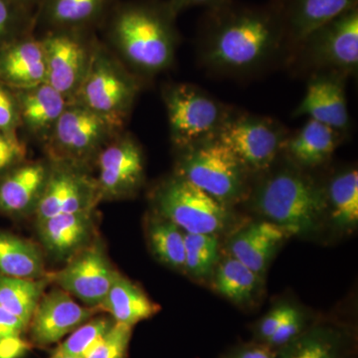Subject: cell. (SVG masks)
<instances>
[{
	"mask_svg": "<svg viewBox=\"0 0 358 358\" xmlns=\"http://www.w3.org/2000/svg\"><path fill=\"white\" fill-rule=\"evenodd\" d=\"M27 329L22 320L0 306V341L21 336Z\"/></svg>",
	"mask_w": 358,
	"mask_h": 358,
	"instance_id": "ab89813d",
	"label": "cell"
},
{
	"mask_svg": "<svg viewBox=\"0 0 358 358\" xmlns=\"http://www.w3.org/2000/svg\"><path fill=\"white\" fill-rule=\"evenodd\" d=\"M171 141L179 150L217 138L232 109L192 84H171L164 90Z\"/></svg>",
	"mask_w": 358,
	"mask_h": 358,
	"instance_id": "5b68a950",
	"label": "cell"
},
{
	"mask_svg": "<svg viewBox=\"0 0 358 358\" xmlns=\"http://www.w3.org/2000/svg\"><path fill=\"white\" fill-rule=\"evenodd\" d=\"M89 61L79 91L84 107L120 127L128 115L138 86L107 56L96 50Z\"/></svg>",
	"mask_w": 358,
	"mask_h": 358,
	"instance_id": "9c48e42d",
	"label": "cell"
},
{
	"mask_svg": "<svg viewBox=\"0 0 358 358\" xmlns=\"http://www.w3.org/2000/svg\"><path fill=\"white\" fill-rule=\"evenodd\" d=\"M28 10L14 0H0V48L28 29L31 23Z\"/></svg>",
	"mask_w": 358,
	"mask_h": 358,
	"instance_id": "836d02e7",
	"label": "cell"
},
{
	"mask_svg": "<svg viewBox=\"0 0 358 358\" xmlns=\"http://www.w3.org/2000/svg\"><path fill=\"white\" fill-rule=\"evenodd\" d=\"M343 134L322 122L308 119L294 134H289L282 154L303 171L322 166L331 159Z\"/></svg>",
	"mask_w": 358,
	"mask_h": 358,
	"instance_id": "44dd1931",
	"label": "cell"
},
{
	"mask_svg": "<svg viewBox=\"0 0 358 358\" xmlns=\"http://www.w3.org/2000/svg\"><path fill=\"white\" fill-rule=\"evenodd\" d=\"M94 313V308L82 307L63 289H52L42 296L28 324L30 341L40 348L58 343L92 319Z\"/></svg>",
	"mask_w": 358,
	"mask_h": 358,
	"instance_id": "8fae6325",
	"label": "cell"
},
{
	"mask_svg": "<svg viewBox=\"0 0 358 358\" xmlns=\"http://www.w3.org/2000/svg\"><path fill=\"white\" fill-rule=\"evenodd\" d=\"M14 1L17 2L20 6L26 7V8L29 9L32 6H35V4H40V2L42 0H14Z\"/></svg>",
	"mask_w": 358,
	"mask_h": 358,
	"instance_id": "ee69618b",
	"label": "cell"
},
{
	"mask_svg": "<svg viewBox=\"0 0 358 358\" xmlns=\"http://www.w3.org/2000/svg\"><path fill=\"white\" fill-rule=\"evenodd\" d=\"M49 173L39 162L20 164L0 179V212L21 216L35 210Z\"/></svg>",
	"mask_w": 358,
	"mask_h": 358,
	"instance_id": "7402d4cb",
	"label": "cell"
},
{
	"mask_svg": "<svg viewBox=\"0 0 358 358\" xmlns=\"http://www.w3.org/2000/svg\"><path fill=\"white\" fill-rule=\"evenodd\" d=\"M306 329L307 327L305 315L299 308L293 307L281 326L278 327L266 345L275 350H280L299 338Z\"/></svg>",
	"mask_w": 358,
	"mask_h": 358,
	"instance_id": "d590c367",
	"label": "cell"
},
{
	"mask_svg": "<svg viewBox=\"0 0 358 358\" xmlns=\"http://www.w3.org/2000/svg\"><path fill=\"white\" fill-rule=\"evenodd\" d=\"M49 358H78L72 357V355H64V353L54 352L53 355Z\"/></svg>",
	"mask_w": 358,
	"mask_h": 358,
	"instance_id": "f6af8a7d",
	"label": "cell"
},
{
	"mask_svg": "<svg viewBox=\"0 0 358 358\" xmlns=\"http://www.w3.org/2000/svg\"><path fill=\"white\" fill-rule=\"evenodd\" d=\"M186 274L193 279H208L219 261L217 235L185 233Z\"/></svg>",
	"mask_w": 358,
	"mask_h": 358,
	"instance_id": "1f68e13d",
	"label": "cell"
},
{
	"mask_svg": "<svg viewBox=\"0 0 358 358\" xmlns=\"http://www.w3.org/2000/svg\"><path fill=\"white\" fill-rule=\"evenodd\" d=\"M46 82V62L41 41L20 38L0 48V83L29 90Z\"/></svg>",
	"mask_w": 358,
	"mask_h": 358,
	"instance_id": "ffe728a7",
	"label": "cell"
},
{
	"mask_svg": "<svg viewBox=\"0 0 358 358\" xmlns=\"http://www.w3.org/2000/svg\"><path fill=\"white\" fill-rule=\"evenodd\" d=\"M288 51L277 11L228 0L207 9L200 23L199 53L209 72L243 77L267 68Z\"/></svg>",
	"mask_w": 358,
	"mask_h": 358,
	"instance_id": "6da1fadb",
	"label": "cell"
},
{
	"mask_svg": "<svg viewBox=\"0 0 358 358\" xmlns=\"http://www.w3.org/2000/svg\"><path fill=\"white\" fill-rule=\"evenodd\" d=\"M213 275L215 291L240 306L254 301L262 287L261 275L231 256L218 264Z\"/></svg>",
	"mask_w": 358,
	"mask_h": 358,
	"instance_id": "f1b7e54d",
	"label": "cell"
},
{
	"mask_svg": "<svg viewBox=\"0 0 358 358\" xmlns=\"http://www.w3.org/2000/svg\"><path fill=\"white\" fill-rule=\"evenodd\" d=\"M114 0H42L39 18L52 31H79L101 20Z\"/></svg>",
	"mask_w": 358,
	"mask_h": 358,
	"instance_id": "cb8c5ba5",
	"label": "cell"
},
{
	"mask_svg": "<svg viewBox=\"0 0 358 358\" xmlns=\"http://www.w3.org/2000/svg\"><path fill=\"white\" fill-rule=\"evenodd\" d=\"M112 317H101L90 319L71 333L69 338L58 346L55 352L85 358L96 343L114 326Z\"/></svg>",
	"mask_w": 358,
	"mask_h": 358,
	"instance_id": "d6a6232c",
	"label": "cell"
},
{
	"mask_svg": "<svg viewBox=\"0 0 358 358\" xmlns=\"http://www.w3.org/2000/svg\"><path fill=\"white\" fill-rule=\"evenodd\" d=\"M98 308L109 313L115 322L131 327L154 317L160 310L138 285L119 272Z\"/></svg>",
	"mask_w": 358,
	"mask_h": 358,
	"instance_id": "603a6c76",
	"label": "cell"
},
{
	"mask_svg": "<svg viewBox=\"0 0 358 358\" xmlns=\"http://www.w3.org/2000/svg\"><path fill=\"white\" fill-rule=\"evenodd\" d=\"M346 78L336 73L310 75L307 91L294 109V117L306 115L346 134L350 126L345 96Z\"/></svg>",
	"mask_w": 358,
	"mask_h": 358,
	"instance_id": "9a60e30c",
	"label": "cell"
},
{
	"mask_svg": "<svg viewBox=\"0 0 358 358\" xmlns=\"http://www.w3.org/2000/svg\"><path fill=\"white\" fill-rule=\"evenodd\" d=\"M0 274L21 279L46 277L41 251L29 240L0 230Z\"/></svg>",
	"mask_w": 358,
	"mask_h": 358,
	"instance_id": "d4e9b609",
	"label": "cell"
},
{
	"mask_svg": "<svg viewBox=\"0 0 358 358\" xmlns=\"http://www.w3.org/2000/svg\"><path fill=\"white\" fill-rule=\"evenodd\" d=\"M17 102L20 119L34 133L54 128L66 109L65 96L47 83L21 92Z\"/></svg>",
	"mask_w": 358,
	"mask_h": 358,
	"instance_id": "484cf974",
	"label": "cell"
},
{
	"mask_svg": "<svg viewBox=\"0 0 358 358\" xmlns=\"http://www.w3.org/2000/svg\"><path fill=\"white\" fill-rule=\"evenodd\" d=\"M289 131L272 117L231 112L217 140L226 145L250 174L264 173L282 155Z\"/></svg>",
	"mask_w": 358,
	"mask_h": 358,
	"instance_id": "ba28073f",
	"label": "cell"
},
{
	"mask_svg": "<svg viewBox=\"0 0 358 358\" xmlns=\"http://www.w3.org/2000/svg\"><path fill=\"white\" fill-rule=\"evenodd\" d=\"M326 189L327 213L338 229L352 230L358 223V173L348 169L334 174Z\"/></svg>",
	"mask_w": 358,
	"mask_h": 358,
	"instance_id": "4316f807",
	"label": "cell"
},
{
	"mask_svg": "<svg viewBox=\"0 0 358 358\" xmlns=\"http://www.w3.org/2000/svg\"><path fill=\"white\" fill-rule=\"evenodd\" d=\"M291 236L292 233L279 224L258 221L231 238L228 249L231 257L262 277L278 250Z\"/></svg>",
	"mask_w": 358,
	"mask_h": 358,
	"instance_id": "d6986e66",
	"label": "cell"
},
{
	"mask_svg": "<svg viewBox=\"0 0 358 358\" xmlns=\"http://www.w3.org/2000/svg\"><path fill=\"white\" fill-rule=\"evenodd\" d=\"M117 273L103 247L92 243L70 259L64 268L47 278L59 289L96 310L107 296Z\"/></svg>",
	"mask_w": 358,
	"mask_h": 358,
	"instance_id": "30bf717a",
	"label": "cell"
},
{
	"mask_svg": "<svg viewBox=\"0 0 358 358\" xmlns=\"http://www.w3.org/2000/svg\"><path fill=\"white\" fill-rule=\"evenodd\" d=\"M228 0H169V4L176 15L190 7L203 6L207 9L225 3Z\"/></svg>",
	"mask_w": 358,
	"mask_h": 358,
	"instance_id": "7bdbcfd3",
	"label": "cell"
},
{
	"mask_svg": "<svg viewBox=\"0 0 358 358\" xmlns=\"http://www.w3.org/2000/svg\"><path fill=\"white\" fill-rule=\"evenodd\" d=\"M252 202L266 220L287 228L293 236L315 232L327 214L324 185L291 162L257 185Z\"/></svg>",
	"mask_w": 358,
	"mask_h": 358,
	"instance_id": "3957f363",
	"label": "cell"
},
{
	"mask_svg": "<svg viewBox=\"0 0 358 358\" xmlns=\"http://www.w3.org/2000/svg\"><path fill=\"white\" fill-rule=\"evenodd\" d=\"M49 282L47 275L41 279H21L0 274V306L28 326Z\"/></svg>",
	"mask_w": 358,
	"mask_h": 358,
	"instance_id": "f546056e",
	"label": "cell"
},
{
	"mask_svg": "<svg viewBox=\"0 0 358 358\" xmlns=\"http://www.w3.org/2000/svg\"><path fill=\"white\" fill-rule=\"evenodd\" d=\"M27 350V343L21 336L0 341V358H20Z\"/></svg>",
	"mask_w": 358,
	"mask_h": 358,
	"instance_id": "b9f144b4",
	"label": "cell"
},
{
	"mask_svg": "<svg viewBox=\"0 0 358 358\" xmlns=\"http://www.w3.org/2000/svg\"><path fill=\"white\" fill-rule=\"evenodd\" d=\"M176 176L231 207L250 196V173L217 138L180 150Z\"/></svg>",
	"mask_w": 358,
	"mask_h": 358,
	"instance_id": "277c9868",
	"label": "cell"
},
{
	"mask_svg": "<svg viewBox=\"0 0 358 358\" xmlns=\"http://www.w3.org/2000/svg\"><path fill=\"white\" fill-rule=\"evenodd\" d=\"M20 121L17 99L0 83V131L14 134Z\"/></svg>",
	"mask_w": 358,
	"mask_h": 358,
	"instance_id": "74e56055",
	"label": "cell"
},
{
	"mask_svg": "<svg viewBox=\"0 0 358 358\" xmlns=\"http://www.w3.org/2000/svg\"><path fill=\"white\" fill-rule=\"evenodd\" d=\"M358 0H272L286 35L288 51L313 30L357 6Z\"/></svg>",
	"mask_w": 358,
	"mask_h": 358,
	"instance_id": "2e32d148",
	"label": "cell"
},
{
	"mask_svg": "<svg viewBox=\"0 0 358 358\" xmlns=\"http://www.w3.org/2000/svg\"><path fill=\"white\" fill-rule=\"evenodd\" d=\"M115 128L88 108H66L54 126L56 145L62 154L77 159L91 154Z\"/></svg>",
	"mask_w": 358,
	"mask_h": 358,
	"instance_id": "ac0fdd59",
	"label": "cell"
},
{
	"mask_svg": "<svg viewBox=\"0 0 358 358\" xmlns=\"http://www.w3.org/2000/svg\"><path fill=\"white\" fill-rule=\"evenodd\" d=\"M25 155L24 145L15 134L0 131V179L22 164Z\"/></svg>",
	"mask_w": 358,
	"mask_h": 358,
	"instance_id": "8d00e7d4",
	"label": "cell"
},
{
	"mask_svg": "<svg viewBox=\"0 0 358 358\" xmlns=\"http://www.w3.org/2000/svg\"><path fill=\"white\" fill-rule=\"evenodd\" d=\"M227 358H278V352L266 343H252L237 348Z\"/></svg>",
	"mask_w": 358,
	"mask_h": 358,
	"instance_id": "60d3db41",
	"label": "cell"
},
{
	"mask_svg": "<svg viewBox=\"0 0 358 358\" xmlns=\"http://www.w3.org/2000/svg\"><path fill=\"white\" fill-rule=\"evenodd\" d=\"M36 223L44 249L53 258L66 262L92 244L96 230L94 209L59 214Z\"/></svg>",
	"mask_w": 358,
	"mask_h": 358,
	"instance_id": "e0dca14e",
	"label": "cell"
},
{
	"mask_svg": "<svg viewBox=\"0 0 358 358\" xmlns=\"http://www.w3.org/2000/svg\"><path fill=\"white\" fill-rule=\"evenodd\" d=\"M345 345L343 331L319 324L306 329L291 343L277 350L278 358H343Z\"/></svg>",
	"mask_w": 358,
	"mask_h": 358,
	"instance_id": "83f0119b",
	"label": "cell"
},
{
	"mask_svg": "<svg viewBox=\"0 0 358 358\" xmlns=\"http://www.w3.org/2000/svg\"><path fill=\"white\" fill-rule=\"evenodd\" d=\"M100 196L120 199L136 192L145 178L143 152L131 138L115 141L99 157Z\"/></svg>",
	"mask_w": 358,
	"mask_h": 358,
	"instance_id": "7c38bea8",
	"label": "cell"
},
{
	"mask_svg": "<svg viewBox=\"0 0 358 358\" xmlns=\"http://www.w3.org/2000/svg\"><path fill=\"white\" fill-rule=\"evenodd\" d=\"M176 17L169 2H128L113 10L110 36L134 67L157 74L173 65L179 38Z\"/></svg>",
	"mask_w": 358,
	"mask_h": 358,
	"instance_id": "7a4b0ae2",
	"label": "cell"
},
{
	"mask_svg": "<svg viewBox=\"0 0 358 358\" xmlns=\"http://www.w3.org/2000/svg\"><path fill=\"white\" fill-rule=\"evenodd\" d=\"M292 308L293 306L289 303H281L275 306L265 317H262L256 327V336L259 339V343H267L268 338L277 331L278 327L281 326Z\"/></svg>",
	"mask_w": 358,
	"mask_h": 358,
	"instance_id": "f35d334b",
	"label": "cell"
},
{
	"mask_svg": "<svg viewBox=\"0 0 358 358\" xmlns=\"http://www.w3.org/2000/svg\"><path fill=\"white\" fill-rule=\"evenodd\" d=\"M289 53L293 63L310 71V75H355L358 66V6L313 30Z\"/></svg>",
	"mask_w": 358,
	"mask_h": 358,
	"instance_id": "8992f818",
	"label": "cell"
},
{
	"mask_svg": "<svg viewBox=\"0 0 358 358\" xmlns=\"http://www.w3.org/2000/svg\"><path fill=\"white\" fill-rule=\"evenodd\" d=\"M41 42L46 62L45 83L64 96L79 89L88 61L77 31H51Z\"/></svg>",
	"mask_w": 358,
	"mask_h": 358,
	"instance_id": "5bb4252c",
	"label": "cell"
},
{
	"mask_svg": "<svg viewBox=\"0 0 358 358\" xmlns=\"http://www.w3.org/2000/svg\"><path fill=\"white\" fill-rule=\"evenodd\" d=\"M133 327L115 322L85 358H128Z\"/></svg>",
	"mask_w": 358,
	"mask_h": 358,
	"instance_id": "e575fe53",
	"label": "cell"
},
{
	"mask_svg": "<svg viewBox=\"0 0 358 358\" xmlns=\"http://www.w3.org/2000/svg\"><path fill=\"white\" fill-rule=\"evenodd\" d=\"M155 203L157 215L192 234L218 235L232 219L230 207L176 174L157 188Z\"/></svg>",
	"mask_w": 358,
	"mask_h": 358,
	"instance_id": "52a82bcc",
	"label": "cell"
},
{
	"mask_svg": "<svg viewBox=\"0 0 358 358\" xmlns=\"http://www.w3.org/2000/svg\"><path fill=\"white\" fill-rule=\"evenodd\" d=\"M100 197L96 185L74 169H59L49 173L35 215L36 222L59 215L92 210Z\"/></svg>",
	"mask_w": 358,
	"mask_h": 358,
	"instance_id": "4fadbf2b",
	"label": "cell"
},
{
	"mask_svg": "<svg viewBox=\"0 0 358 358\" xmlns=\"http://www.w3.org/2000/svg\"><path fill=\"white\" fill-rule=\"evenodd\" d=\"M148 243L157 260L174 270L185 271V232L171 221L157 216L148 225Z\"/></svg>",
	"mask_w": 358,
	"mask_h": 358,
	"instance_id": "4dcf8cb0",
	"label": "cell"
}]
</instances>
